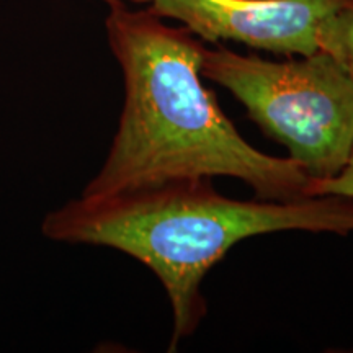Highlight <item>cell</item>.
Instances as JSON below:
<instances>
[{"instance_id": "6da1fadb", "label": "cell", "mask_w": 353, "mask_h": 353, "mask_svg": "<svg viewBox=\"0 0 353 353\" xmlns=\"http://www.w3.org/2000/svg\"><path fill=\"white\" fill-rule=\"evenodd\" d=\"M105 26L125 77V105L101 169L82 195L100 196L179 179L232 176L260 200L307 196L309 176L290 157L260 152L201 82L203 46L151 10L108 2Z\"/></svg>"}, {"instance_id": "8992f818", "label": "cell", "mask_w": 353, "mask_h": 353, "mask_svg": "<svg viewBox=\"0 0 353 353\" xmlns=\"http://www.w3.org/2000/svg\"><path fill=\"white\" fill-rule=\"evenodd\" d=\"M345 196L353 200V149L347 164L337 175L329 179H309L307 196Z\"/></svg>"}, {"instance_id": "3957f363", "label": "cell", "mask_w": 353, "mask_h": 353, "mask_svg": "<svg viewBox=\"0 0 353 353\" xmlns=\"http://www.w3.org/2000/svg\"><path fill=\"white\" fill-rule=\"evenodd\" d=\"M201 76L228 88L309 179H329L353 149V74L325 51L268 61L205 48Z\"/></svg>"}, {"instance_id": "5b68a950", "label": "cell", "mask_w": 353, "mask_h": 353, "mask_svg": "<svg viewBox=\"0 0 353 353\" xmlns=\"http://www.w3.org/2000/svg\"><path fill=\"white\" fill-rule=\"evenodd\" d=\"M319 51L329 52L353 74V3L321 25Z\"/></svg>"}, {"instance_id": "7a4b0ae2", "label": "cell", "mask_w": 353, "mask_h": 353, "mask_svg": "<svg viewBox=\"0 0 353 353\" xmlns=\"http://www.w3.org/2000/svg\"><path fill=\"white\" fill-rule=\"evenodd\" d=\"M353 232V201L312 196L294 201L234 200L211 179H179L110 195H81L44 216V237L112 247L151 268L174 312L170 350L206 316L203 278L232 245L278 231Z\"/></svg>"}, {"instance_id": "52a82bcc", "label": "cell", "mask_w": 353, "mask_h": 353, "mask_svg": "<svg viewBox=\"0 0 353 353\" xmlns=\"http://www.w3.org/2000/svg\"><path fill=\"white\" fill-rule=\"evenodd\" d=\"M105 2H113V0H105ZM125 2V0H123ZM126 2H136V3H151L152 0H126Z\"/></svg>"}, {"instance_id": "277c9868", "label": "cell", "mask_w": 353, "mask_h": 353, "mask_svg": "<svg viewBox=\"0 0 353 353\" xmlns=\"http://www.w3.org/2000/svg\"><path fill=\"white\" fill-rule=\"evenodd\" d=\"M353 0H152L161 19L182 21L205 41H239L276 54L319 51L321 25Z\"/></svg>"}]
</instances>
